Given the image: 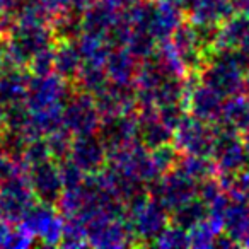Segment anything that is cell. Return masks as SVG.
I'll use <instances>...</instances> for the list:
<instances>
[{"mask_svg": "<svg viewBox=\"0 0 249 249\" xmlns=\"http://www.w3.org/2000/svg\"><path fill=\"white\" fill-rule=\"evenodd\" d=\"M56 43L52 26L48 24H22L16 22L12 31L5 36V60L9 67L26 69L38 52L50 48Z\"/></svg>", "mask_w": 249, "mask_h": 249, "instance_id": "6da1fadb", "label": "cell"}, {"mask_svg": "<svg viewBox=\"0 0 249 249\" xmlns=\"http://www.w3.org/2000/svg\"><path fill=\"white\" fill-rule=\"evenodd\" d=\"M210 157L213 159L218 173L239 174L249 167V154L244 147L237 130L215 124V139Z\"/></svg>", "mask_w": 249, "mask_h": 249, "instance_id": "7a4b0ae2", "label": "cell"}, {"mask_svg": "<svg viewBox=\"0 0 249 249\" xmlns=\"http://www.w3.org/2000/svg\"><path fill=\"white\" fill-rule=\"evenodd\" d=\"M147 191L152 200L160 203L171 213L184 201L198 196V183L174 167L173 171L147 184Z\"/></svg>", "mask_w": 249, "mask_h": 249, "instance_id": "3957f363", "label": "cell"}, {"mask_svg": "<svg viewBox=\"0 0 249 249\" xmlns=\"http://www.w3.org/2000/svg\"><path fill=\"white\" fill-rule=\"evenodd\" d=\"M126 224L135 237V244H152L159 237V234L169 225L171 213L157 203L156 200L149 198L143 205L126 212Z\"/></svg>", "mask_w": 249, "mask_h": 249, "instance_id": "277c9868", "label": "cell"}, {"mask_svg": "<svg viewBox=\"0 0 249 249\" xmlns=\"http://www.w3.org/2000/svg\"><path fill=\"white\" fill-rule=\"evenodd\" d=\"M87 244L92 248L116 249L135 244L126 218H114L106 213H96L86 220Z\"/></svg>", "mask_w": 249, "mask_h": 249, "instance_id": "5b68a950", "label": "cell"}, {"mask_svg": "<svg viewBox=\"0 0 249 249\" xmlns=\"http://www.w3.org/2000/svg\"><path fill=\"white\" fill-rule=\"evenodd\" d=\"M43 246H60L63 232V215L56 205L36 201L19 222Z\"/></svg>", "mask_w": 249, "mask_h": 249, "instance_id": "8992f818", "label": "cell"}, {"mask_svg": "<svg viewBox=\"0 0 249 249\" xmlns=\"http://www.w3.org/2000/svg\"><path fill=\"white\" fill-rule=\"evenodd\" d=\"M36 201L26 171L0 184V217L11 224H19Z\"/></svg>", "mask_w": 249, "mask_h": 249, "instance_id": "52a82bcc", "label": "cell"}, {"mask_svg": "<svg viewBox=\"0 0 249 249\" xmlns=\"http://www.w3.org/2000/svg\"><path fill=\"white\" fill-rule=\"evenodd\" d=\"M101 118L103 116L94 103V97L82 90H79L77 94H70L63 106V128H67L75 137L96 133L99 128Z\"/></svg>", "mask_w": 249, "mask_h": 249, "instance_id": "ba28073f", "label": "cell"}, {"mask_svg": "<svg viewBox=\"0 0 249 249\" xmlns=\"http://www.w3.org/2000/svg\"><path fill=\"white\" fill-rule=\"evenodd\" d=\"M69 80L62 79L55 72L48 75H31L26 94V104L31 111L65 106L70 97Z\"/></svg>", "mask_w": 249, "mask_h": 249, "instance_id": "9c48e42d", "label": "cell"}, {"mask_svg": "<svg viewBox=\"0 0 249 249\" xmlns=\"http://www.w3.org/2000/svg\"><path fill=\"white\" fill-rule=\"evenodd\" d=\"M173 139L181 154L210 156L215 139V124L186 114L174 130Z\"/></svg>", "mask_w": 249, "mask_h": 249, "instance_id": "30bf717a", "label": "cell"}, {"mask_svg": "<svg viewBox=\"0 0 249 249\" xmlns=\"http://www.w3.org/2000/svg\"><path fill=\"white\" fill-rule=\"evenodd\" d=\"M198 75H200L201 84L212 87L224 99L241 94L244 90L246 75L241 70L229 65L227 62H222V60L208 58Z\"/></svg>", "mask_w": 249, "mask_h": 249, "instance_id": "8fae6325", "label": "cell"}, {"mask_svg": "<svg viewBox=\"0 0 249 249\" xmlns=\"http://www.w3.org/2000/svg\"><path fill=\"white\" fill-rule=\"evenodd\" d=\"M29 184L36 195V200L43 203L56 205L60 195L63 193V183L60 178L58 162L53 159L35 164L26 169Z\"/></svg>", "mask_w": 249, "mask_h": 249, "instance_id": "7c38bea8", "label": "cell"}, {"mask_svg": "<svg viewBox=\"0 0 249 249\" xmlns=\"http://www.w3.org/2000/svg\"><path fill=\"white\" fill-rule=\"evenodd\" d=\"M171 43H173L174 50L179 55L181 62H183L186 72L200 73L203 65L207 63V55L201 46L200 39H198L196 29L191 21H183L174 33L171 35Z\"/></svg>", "mask_w": 249, "mask_h": 249, "instance_id": "4fadbf2b", "label": "cell"}, {"mask_svg": "<svg viewBox=\"0 0 249 249\" xmlns=\"http://www.w3.org/2000/svg\"><path fill=\"white\" fill-rule=\"evenodd\" d=\"M97 135L107 150L120 149L137 140L135 113H118L101 118Z\"/></svg>", "mask_w": 249, "mask_h": 249, "instance_id": "5bb4252c", "label": "cell"}, {"mask_svg": "<svg viewBox=\"0 0 249 249\" xmlns=\"http://www.w3.org/2000/svg\"><path fill=\"white\" fill-rule=\"evenodd\" d=\"M70 159L86 174H94L104 169L107 162V149L96 133L77 135L70 147Z\"/></svg>", "mask_w": 249, "mask_h": 249, "instance_id": "9a60e30c", "label": "cell"}, {"mask_svg": "<svg viewBox=\"0 0 249 249\" xmlns=\"http://www.w3.org/2000/svg\"><path fill=\"white\" fill-rule=\"evenodd\" d=\"M94 97L101 116L118 113H135L139 104L135 97V84L107 82Z\"/></svg>", "mask_w": 249, "mask_h": 249, "instance_id": "2e32d148", "label": "cell"}, {"mask_svg": "<svg viewBox=\"0 0 249 249\" xmlns=\"http://www.w3.org/2000/svg\"><path fill=\"white\" fill-rule=\"evenodd\" d=\"M137 118V140L142 142L147 149H156V147L167 143L173 140V130L167 128L159 118V111L154 106L139 107Z\"/></svg>", "mask_w": 249, "mask_h": 249, "instance_id": "e0dca14e", "label": "cell"}, {"mask_svg": "<svg viewBox=\"0 0 249 249\" xmlns=\"http://www.w3.org/2000/svg\"><path fill=\"white\" fill-rule=\"evenodd\" d=\"M188 21L198 26H220L235 11L232 0H186Z\"/></svg>", "mask_w": 249, "mask_h": 249, "instance_id": "ac0fdd59", "label": "cell"}, {"mask_svg": "<svg viewBox=\"0 0 249 249\" xmlns=\"http://www.w3.org/2000/svg\"><path fill=\"white\" fill-rule=\"evenodd\" d=\"M224 97L212 87L198 82L188 96V113L207 123L217 124L222 116Z\"/></svg>", "mask_w": 249, "mask_h": 249, "instance_id": "d6986e66", "label": "cell"}, {"mask_svg": "<svg viewBox=\"0 0 249 249\" xmlns=\"http://www.w3.org/2000/svg\"><path fill=\"white\" fill-rule=\"evenodd\" d=\"M121 12L123 11L116 7L113 0H96L89 9H86L80 14L82 33L104 38L106 33L111 29V26L120 18Z\"/></svg>", "mask_w": 249, "mask_h": 249, "instance_id": "ffe728a7", "label": "cell"}, {"mask_svg": "<svg viewBox=\"0 0 249 249\" xmlns=\"http://www.w3.org/2000/svg\"><path fill=\"white\" fill-rule=\"evenodd\" d=\"M249 36V14L234 12L227 18L217 31L215 48H242Z\"/></svg>", "mask_w": 249, "mask_h": 249, "instance_id": "44dd1931", "label": "cell"}, {"mask_svg": "<svg viewBox=\"0 0 249 249\" xmlns=\"http://www.w3.org/2000/svg\"><path fill=\"white\" fill-rule=\"evenodd\" d=\"M84 65V58L80 55V50L77 46L75 39H62L56 41L55 46V65L53 72L62 79L73 82L77 73L80 72Z\"/></svg>", "mask_w": 249, "mask_h": 249, "instance_id": "7402d4cb", "label": "cell"}, {"mask_svg": "<svg viewBox=\"0 0 249 249\" xmlns=\"http://www.w3.org/2000/svg\"><path fill=\"white\" fill-rule=\"evenodd\" d=\"M29 79L31 75L21 67L5 69L4 75L0 77V106L4 107L7 104L26 101Z\"/></svg>", "mask_w": 249, "mask_h": 249, "instance_id": "603a6c76", "label": "cell"}, {"mask_svg": "<svg viewBox=\"0 0 249 249\" xmlns=\"http://www.w3.org/2000/svg\"><path fill=\"white\" fill-rule=\"evenodd\" d=\"M137 67H139V60L124 46L111 50V53L106 58V63H104V69H106L109 80L118 84H133Z\"/></svg>", "mask_w": 249, "mask_h": 249, "instance_id": "cb8c5ba5", "label": "cell"}, {"mask_svg": "<svg viewBox=\"0 0 249 249\" xmlns=\"http://www.w3.org/2000/svg\"><path fill=\"white\" fill-rule=\"evenodd\" d=\"M222 231L231 235L239 246L249 231V200L242 198H231L227 210L224 213Z\"/></svg>", "mask_w": 249, "mask_h": 249, "instance_id": "d4e9b609", "label": "cell"}, {"mask_svg": "<svg viewBox=\"0 0 249 249\" xmlns=\"http://www.w3.org/2000/svg\"><path fill=\"white\" fill-rule=\"evenodd\" d=\"M217 124L229 126L237 132H244L249 128V97L244 92L231 96L224 101L222 116Z\"/></svg>", "mask_w": 249, "mask_h": 249, "instance_id": "484cf974", "label": "cell"}, {"mask_svg": "<svg viewBox=\"0 0 249 249\" xmlns=\"http://www.w3.org/2000/svg\"><path fill=\"white\" fill-rule=\"evenodd\" d=\"M208 217V205L205 203L201 198L195 196L191 200L184 201L183 205L176 207L171 212V222L179 227L184 229H193L200 222H203Z\"/></svg>", "mask_w": 249, "mask_h": 249, "instance_id": "4316f807", "label": "cell"}, {"mask_svg": "<svg viewBox=\"0 0 249 249\" xmlns=\"http://www.w3.org/2000/svg\"><path fill=\"white\" fill-rule=\"evenodd\" d=\"M176 169L190 176L196 183L212 178L218 173L213 159L210 156H196V154H181L176 164Z\"/></svg>", "mask_w": 249, "mask_h": 249, "instance_id": "83f0119b", "label": "cell"}, {"mask_svg": "<svg viewBox=\"0 0 249 249\" xmlns=\"http://www.w3.org/2000/svg\"><path fill=\"white\" fill-rule=\"evenodd\" d=\"M77 46L80 50V55L84 58V63H97V65H104L106 63L107 55L111 53V46L107 41L101 36H94L89 33H82L79 38L75 39Z\"/></svg>", "mask_w": 249, "mask_h": 249, "instance_id": "f1b7e54d", "label": "cell"}, {"mask_svg": "<svg viewBox=\"0 0 249 249\" xmlns=\"http://www.w3.org/2000/svg\"><path fill=\"white\" fill-rule=\"evenodd\" d=\"M73 82L77 84V89L79 90L90 94V96H96V94L109 82V77H107L104 65H97V63H84Z\"/></svg>", "mask_w": 249, "mask_h": 249, "instance_id": "f546056e", "label": "cell"}, {"mask_svg": "<svg viewBox=\"0 0 249 249\" xmlns=\"http://www.w3.org/2000/svg\"><path fill=\"white\" fill-rule=\"evenodd\" d=\"M52 31L55 35L56 41L62 39H77L82 35V22H80V14H77L75 11H67L63 14L53 16L52 21Z\"/></svg>", "mask_w": 249, "mask_h": 249, "instance_id": "4dcf8cb0", "label": "cell"}, {"mask_svg": "<svg viewBox=\"0 0 249 249\" xmlns=\"http://www.w3.org/2000/svg\"><path fill=\"white\" fill-rule=\"evenodd\" d=\"M157 46H159V41L154 38L152 33H149L147 29L132 28V33H130V38L124 48L128 50L139 62H142V60L150 58L156 53Z\"/></svg>", "mask_w": 249, "mask_h": 249, "instance_id": "1f68e13d", "label": "cell"}, {"mask_svg": "<svg viewBox=\"0 0 249 249\" xmlns=\"http://www.w3.org/2000/svg\"><path fill=\"white\" fill-rule=\"evenodd\" d=\"M222 232V222L207 217L203 222L190 229V248H213L218 234Z\"/></svg>", "mask_w": 249, "mask_h": 249, "instance_id": "d6a6232c", "label": "cell"}, {"mask_svg": "<svg viewBox=\"0 0 249 249\" xmlns=\"http://www.w3.org/2000/svg\"><path fill=\"white\" fill-rule=\"evenodd\" d=\"M62 248H86L87 244V232H86V222L80 217H63V232Z\"/></svg>", "mask_w": 249, "mask_h": 249, "instance_id": "836d02e7", "label": "cell"}, {"mask_svg": "<svg viewBox=\"0 0 249 249\" xmlns=\"http://www.w3.org/2000/svg\"><path fill=\"white\" fill-rule=\"evenodd\" d=\"M179 157H181V152L178 150V147L171 142L162 143V145L156 147V149H150V159H152L154 167H156L160 176L169 173V171H173L174 167H176Z\"/></svg>", "mask_w": 249, "mask_h": 249, "instance_id": "e575fe53", "label": "cell"}, {"mask_svg": "<svg viewBox=\"0 0 249 249\" xmlns=\"http://www.w3.org/2000/svg\"><path fill=\"white\" fill-rule=\"evenodd\" d=\"M16 19L22 24H48L52 14L46 11L41 0H24V4L16 12Z\"/></svg>", "mask_w": 249, "mask_h": 249, "instance_id": "d590c367", "label": "cell"}, {"mask_svg": "<svg viewBox=\"0 0 249 249\" xmlns=\"http://www.w3.org/2000/svg\"><path fill=\"white\" fill-rule=\"evenodd\" d=\"M154 246L166 249H183L190 248V231L179 227L176 224H171L159 234V237L154 241Z\"/></svg>", "mask_w": 249, "mask_h": 249, "instance_id": "8d00e7d4", "label": "cell"}, {"mask_svg": "<svg viewBox=\"0 0 249 249\" xmlns=\"http://www.w3.org/2000/svg\"><path fill=\"white\" fill-rule=\"evenodd\" d=\"M72 133L67 128H58L55 132H52L50 135H46V142L50 145V152H52V159L60 162V160L67 159L70 156V147H72Z\"/></svg>", "mask_w": 249, "mask_h": 249, "instance_id": "74e56055", "label": "cell"}, {"mask_svg": "<svg viewBox=\"0 0 249 249\" xmlns=\"http://www.w3.org/2000/svg\"><path fill=\"white\" fill-rule=\"evenodd\" d=\"M31 116V109L28 107L26 101L21 103H12L4 106V118H5V128L11 130H19V132H24L26 124Z\"/></svg>", "mask_w": 249, "mask_h": 249, "instance_id": "f35d334b", "label": "cell"}, {"mask_svg": "<svg viewBox=\"0 0 249 249\" xmlns=\"http://www.w3.org/2000/svg\"><path fill=\"white\" fill-rule=\"evenodd\" d=\"M50 159H52V152H50V145L45 137L31 139L26 143V149H24V152H22V164H24L26 167L45 162V160H50Z\"/></svg>", "mask_w": 249, "mask_h": 249, "instance_id": "ab89813d", "label": "cell"}, {"mask_svg": "<svg viewBox=\"0 0 249 249\" xmlns=\"http://www.w3.org/2000/svg\"><path fill=\"white\" fill-rule=\"evenodd\" d=\"M58 171H60V178H62L63 183V190H72V188H79L84 183L87 174L73 162L70 157L60 160L58 162Z\"/></svg>", "mask_w": 249, "mask_h": 249, "instance_id": "60d3db41", "label": "cell"}, {"mask_svg": "<svg viewBox=\"0 0 249 249\" xmlns=\"http://www.w3.org/2000/svg\"><path fill=\"white\" fill-rule=\"evenodd\" d=\"M53 65H55V48L50 46L41 52H38L28 63V70L31 75H48L53 72Z\"/></svg>", "mask_w": 249, "mask_h": 249, "instance_id": "b9f144b4", "label": "cell"}, {"mask_svg": "<svg viewBox=\"0 0 249 249\" xmlns=\"http://www.w3.org/2000/svg\"><path fill=\"white\" fill-rule=\"evenodd\" d=\"M159 111V118L162 120V123L167 128H171L174 132L178 124L183 121V118L188 114V107L183 103H173V104H164V106L157 107Z\"/></svg>", "mask_w": 249, "mask_h": 249, "instance_id": "7bdbcfd3", "label": "cell"}, {"mask_svg": "<svg viewBox=\"0 0 249 249\" xmlns=\"http://www.w3.org/2000/svg\"><path fill=\"white\" fill-rule=\"evenodd\" d=\"M28 167L22 164V160H16L14 157L7 156L5 152L0 150V184H4L16 174L24 173Z\"/></svg>", "mask_w": 249, "mask_h": 249, "instance_id": "ee69618b", "label": "cell"}, {"mask_svg": "<svg viewBox=\"0 0 249 249\" xmlns=\"http://www.w3.org/2000/svg\"><path fill=\"white\" fill-rule=\"evenodd\" d=\"M35 242V237L22 227L21 224L18 227L12 225V231H11V235H9V241H7V248H14V249H24V248H29L33 246Z\"/></svg>", "mask_w": 249, "mask_h": 249, "instance_id": "f6af8a7d", "label": "cell"}, {"mask_svg": "<svg viewBox=\"0 0 249 249\" xmlns=\"http://www.w3.org/2000/svg\"><path fill=\"white\" fill-rule=\"evenodd\" d=\"M41 4L46 7V11L53 16L63 14V12L70 11V0H41Z\"/></svg>", "mask_w": 249, "mask_h": 249, "instance_id": "bcb514c9", "label": "cell"}, {"mask_svg": "<svg viewBox=\"0 0 249 249\" xmlns=\"http://www.w3.org/2000/svg\"><path fill=\"white\" fill-rule=\"evenodd\" d=\"M12 231V224L7 222L5 218L0 217V248H7V241L9 235H11Z\"/></svg>", "mask_w": 249, "mask_h": 249, "instance_id": "7dc6e473", "label": "cell"}, {"mask_svg": "<svg viewBox=\"0 0 249 249\" xmlns=\"http://www.w3.org/2000/svg\"><path fill=\"white\" fill-rule=\"evenodd\" d=\"M22 4H24V0H0V14L2 12H12V14H16Z\"/></svg>", "mask_w": 249, "mask_h": 249, "instance_id": "c3c4849f", "label": "cell"}, {"mask_svg": "<svg viewBox=\"0 0 249 249\" xmlns=\"http://www.w3.org/2000/svg\"><path fill=\"white\" fill-rule=\"evenodd\" d=\"M96 0H70V7L72 11H75L77 14H82L86 9H89Z\"/></svg>", "mask_w": 249, "mask_h": 249, "instance_id": "681fc988", "label": "cell"}, {"mask_svg": "<svg viewBox=\"0 0 249 249\" xmlns=\"http://www.w3.org/2000/svg\"><path fill=\"white\" fill-rule=\"evenodd\" d=\"M114 4H116L118 9H121V11H128V9H132L135 4H139L140 0H113Z\"/></svg>", "mask_w": 249, "mask_h": 249, "instance_id": "f907efd6", "label": "cell"}, {"mask_svg": "<svg viewBox=\"0 0 249 249\" xmlns=\"http://www.w3.org/2000/svg\"><path fill=\"white\" fill-rule=\"evenodd\" d=\"M242 142H244V147H246V150H248V154H249V128L244 130V135H242Z\"/></svg>", "mask_w": 249, "mask_h": 249, "instance_id": "816d5d0a", "label": "cell"}, {"mask_svg": "<svg viewBox=\"0 0 249 249\" xmlns=\"http://www.w3.org/2000/svg\"><path fill=\"white\" fill-rule=\"evenodd\" d=\"M5 128V118H4V107L0 106V132Z\"/></svg>", "mask_w": 249, "mask_h": 249, "instance_id": "f5cc1de1", "label": "cell"}]
</instances>
